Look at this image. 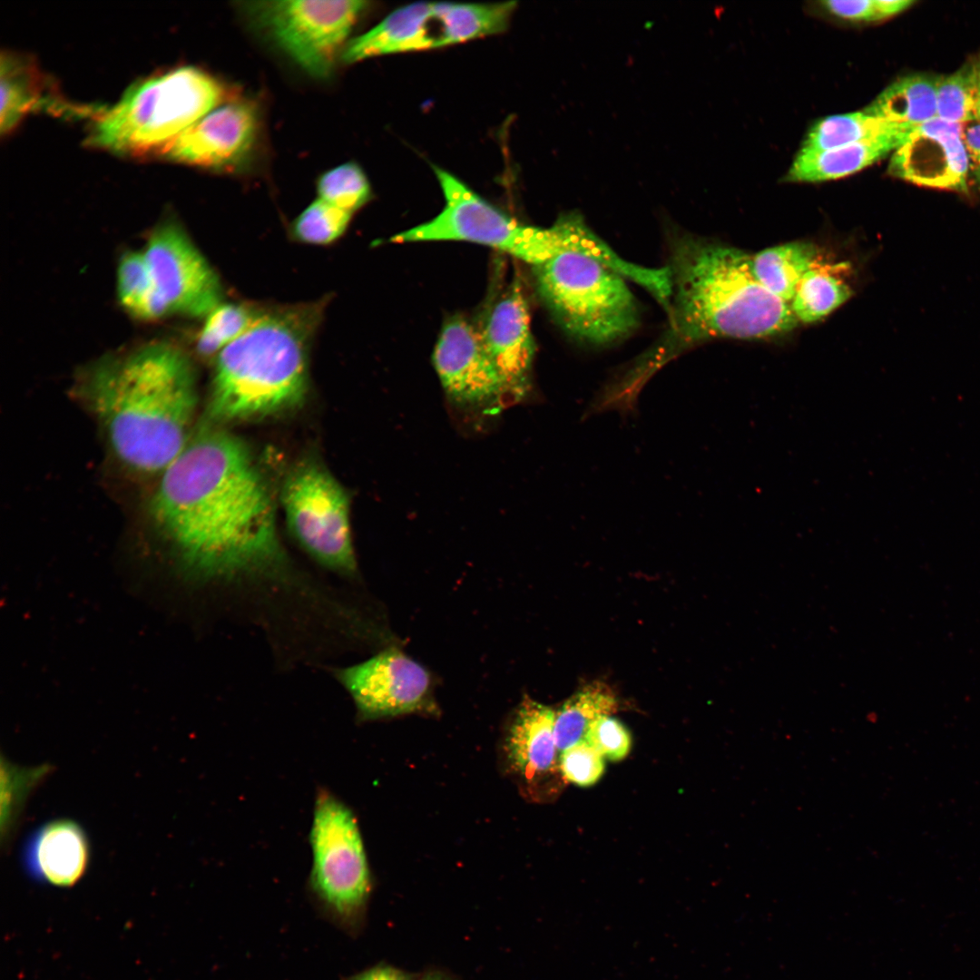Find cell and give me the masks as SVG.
I'll list each match as a JSON object with an SVG mask.
<instances>
[{
    "label": "cell",
    "mask_w": 980,
    "mask_h": 980,
    "mask_svg": "<svg viewBox=\"0 0 980 980\" xmlns=\"http://www.w3.org/2000/svg\"><path fill=\"white\" fill-rule=\"evenodd\" d=\"M150 513L202 577L235 583L287 574L267 483L246 444L223 429L191 436L161 474Z\"/></svg>",
    "instance_id": "6da1fadb"
},
{
    "label": "cell",
    "mask_w": 980,
    "mask_h": 980,
    "mask_svg": "<svg viewBox=\"0 0 980 980\" xmlns=\"http://www.w3.org/2000/svg\"><path fill=\"white\" fill-rule=\"evenodd\" d=\"M672 296L666 338L624 373L641 391L683 348L711 338L756 339L786 334L799 323L790 305L756 279L752 256L691 236L677 238L668 266Z\"/></svg>",
    "instance_id": "7a4b0ae2"
},
{
    "label": "cell",
    "mask_w": 980,
    "mask_h": 980,
    "mask_svg": "<svg viewBox=\"0 0 980 980\" xmlns=\"http://www.w3.org/2000/svg\"><path fill=\"white\" fill-rule=\"evenodd\" d=\"M86 394L116 456L128 467L162 474L191 438L198 396L187 356L152 342L99 363Z\"/></svg>",
    "instance_id": "3957f363"
},
{
    "label": "cell",
    "mask_w": 980,
    "mask_h": 980,
    "mask_svg": "<svg viewBox=\"0 0 980 980\" xmlns=\"http://www.w3.org/2000/svg\"><path fill=\"white\" fill-rule=\"evenodd\" d=\"M319 310L295 307L260 314L217 356L211 421L233 423L289 410L305 398L307 351Z\"/></svg>",
    "instance_id": "277c9868"
},
{
    "label": "cell",
    "mask_w": 980,
    "mask_h": 980,
    "mask_svg": "<svg viewBox=\"0 0 980 980\" xmlns=\"http://www.w3.org/2000/svg\"><path fill=\"white\" fill-rule=\"evenodd\" d=\"M236 94L202 69L181 66L139 82L113 107L99 110L87 143L133 155L160 152Z\"/></svg>",
    "instance_id": "5b68a950"
},
{
    "label": "cell",
    "mask_w": 980,
    "mask_h": 980,
    "mask_svg": "<svg viewBox=\"0 0 980 980\" xmlns=\"http://www.w3.org/2000/svg\"><path fill=\"white\" fill-rule=\"evenodd\" d=\"M534 269L541 296L573 337L603 345L637 327V304L625 278L599 260L563 251Z\"/></svg>",
    "instance_id": "8992f818"
},
{
    "label": "cell",
    "mask_w": 980,
    "mask_h": 980,
    "mask_svg": "<svg viewBox=\"0 0 980 980\" xmlns=\"http://www.w3.org/2000/svg\"><path fill=\"white\" fill-rule=\"evenodd\" d=\"M516 4L417 2L397 8L366 33L352 38L345 64L376 56L425 51L498 34L507 29Z\"/></svg>",
    "instance_id": "52a82bcc"
},
{
    "label": "cell",
    "mask_w": 980,
    "mask_h": 980,
    "mask_svg": "<svg viewBox=\"0 0 980 980\" xmlns=\"http://www.w3.org/2000/svg\"><path fill=\"white\" fill-rule=\"evenodd\" d=\"M368 5L360 0L250 1L241 3L240 9L253 28L304 72L327 78Z\"/></svg>",
    "instance_id": "ba28073f"
},
{
    "label": "cell",
    "mask_w": 980,
    "mask_h": 980,
    "mask_svg": "<svg viewBox=\"0 0 980 980\" xmlns=\"http://www.w3.org/2000/svg\"><path fill=\"white\" fill-rule=\"evenodd\" d=\"M445 206L432 220L395 235L392 241L464 240L497 249L538 265L554 254L551 228L519 223L487 202L462 181L433 167Z\"/></svg>",
    "instance_id": "9c48e42d"
},
{
    "label": "cell",
    "mask_w": 980,
    "mask_h": 980,
    "mask_svg": "<svg viewBox=\"0 0 980 980\" xmlns=\"http://www.w3.org/2000/svg\"><path fill=\"white\" fill-rule=\"evenodd\" d=\"M281 503L290 534L315 562L341 576L357 575L348 497L326 468L298 466L284 480Z\"/></svg>",
    "instance_id": "30bf717a"
},
{
    "label": "cell",
    "mask_w": 980,
    "mask_h": 980,
    "mask_svg": "<svg viewBox=\"0 0 980 980\" xmlns=\"http://www.w3.org/2000/svg\"><path fill=\"white\" fill-rule=\"evenodd\" d=\"M309 842L311 890L339 916L354 915L370 891L363 839L350 808L323 787L316 792Z\"/></svg>",
    "instance_id": "8fae6325"
},
{
    "label": "cell",
    "mask_w": 980,
    "mask_h": 980,
    "mask_svg": "<svg viewBox=\"0 0 980 980\" xmlns=\"http://www.w3.org/2000/svg\"><path fill=\"white\" fill-rule=\"evenodd\" d=\"M333 673L351 697L361 720L437 711L430 672L398 648H387Z\"/></svg>",
    "instance_id": "7c38bea8"
},
{
    "label": "cell",
    "mask_w": 980,
    "mask_h": 980,
    "mask_svg": "<svg viewBox=\"0 0 980 980\" xmlns=\"http://www.w3.org/2000/svg\"><path fill=\"white\" fill-rule=\"evenodd\" d=\"M260 123L257 104L236 94L179 134L160 153L211 171L240 172L253 159Z\"/></svg>",
    "instance_id": "4fadbf2b"
},
{
    "label": "cell",
    "mask_w": 980,
    "mask_h": 980,
    "mask_svg": "<svg viewBox=\"0 0 980 980\" xmlns=\"http://www.w3.org/2000/svg\"><path fill=\"white\" fill-rule=\"evenodd\" d=\"M142 254L171 313L205 318L220 304L216 273L179 226L157 227Z\"/></svg>",
    "instance_id": "5bb4252c"
},
{
    "label": "cell",
    "mask_w": 980,
    "mask_h": 980,
    "mask_svg": "<svg viewBox=\"0 0 980 980\" xmlns=\"http://www.w3.org/2000/svg\"><path fill=\"white\" fill-rule=\"evenodd\" d=\"M963 127L936 117L914 128L892 152L889 174L923 187L968 192Z\"/></svg>",
    "instance_id": "9a60e30c"
},
{
    "label": "cell",
    "mask_w": 980,
    "mask_h": 980,
    "mask_svg": "<svg viewBox=\"0 0 980 980\" xmlns=\"http://www.w3.org/2000/svg\"><path fill=\"white\" fill-rule=\"evenodd\" d=\"M433 363L446 394L462 404H481L505 391L480 331L462 318L442 329Z\"/></svg>",
    "instance_id": "2e32d148"
},
{
    "label": "cell",
    "mask_w": 980,
    "mask_h": 980,
    "mask_svg": "<svg viewBox=\"0 0 980 980\" xmlns=\"http://www.w3.org/2000/svg\"><path fill=\"white\" fill-rule=\"evenodd\" d=\"M480 333L505 391L523 392L528 386L535 346L527 302L517 284L495 302Z\"/></svg>",
    "instance_id": "e0dca14e"
},
{
    "label": "cell",
    "mask_w": 980,
    "mask_h": 980,
    "mask_svg": "<svg viewBox=\"0 0 980 980\" xmlns=\"http://www.w3.org/2000/svg\"><path fill=\"white\" fill-rule=\"evenodd\" d=\"M23 864L34 877L67 887L85 874L91 857L88 837L75 821L59 818L36 828L23 849Z\"/></svg>",
    "instance_id": "ac0fdd59"
},
{
    "label": "cell",
    "mask_w": 980,
    "mask_h": 980,
    "mask_svg": "<svg viewBox=\"0 0 980 980\" xmlns=\"http://www.w3.org/2000/svg\"><path fill=\"white\" fill-rule=\"evenodd\" d=\"M555 711L524 697L508 728L505 752L513 769L528 780L552 773L556 766Z\"/></svg>",
    "instance_id": "d6986e66"
},
{
    "label": "cell",
    "mask_w": 980,
    "mask_h": 980,
    "mask_svg": "<svg viewBox=\"0 0 980 980\" xmlns=\"http://www.w3.org/2000/svg\"><path fill=\"white\" fill-rule=\"evenodd\" d=\"M37 109L92 113L91 109L65 105L64 101L46 91L45 81L29 59L3 53L1 57V120L2 132H10L29 112Z\"/></svg>",
    "instance_id": "ffe728a7"
},
{
    "label": "cell",
    "mask_w": 980,
    "mask_h": 980,
    "mask_svg": "<svg viewBox=\"0 0 980 980\" xmlns=\"http://www.w3.org/2000/svg\"><path fill=\"white\" fill-rule=\"evenodd\" d=\"M906 136L878 138L824 151L800 149L786 180L821 182L854 174L893 152Z\"/></svg>",
    "instance_id": "44dd1931"
},
{
    "label": "cell",
    "mask_w": 980,
    "mask_h": 980,
    "mask_svg": "<svg viewBox=\"0 0 980 980\" xmlns=\"http://www.w3.org/2000/svg\"><path fill=\"white\" fill-rule=\"evenodd\" d=\"M937 77L912 74L887 86L864 111L906 129H914L936 117Z\"/></svg>",
    "instance_id": "7402d4cb"
},
{
    "label": "cell",
    "mask_w": 980,
    "mask_h": 980,
    "mask_svg": "<svg viewBox=\"0 0 980 980\" xmlns=\"http://www.w3.org/2000/svg\"><path fill=\"white\" fill-rule=\"evenodd\" d=\"M818 259L812 243L792 241L752 256V270L768 291L790 305L800 280Z\"/></svg>",
    "instance_id": "603a6c76"
},
{
    "label": "cell",
    "mask_w": 980,
    "mask_h": 980,
    "mask_svg": "<svg viewBox=\"0 0 980 980\" xmlns=\"http://www.w3.org/2000/svg\"><path fill=\"white\" fill-rule=\"evenodd\" d=\"M848 270L847 263L825 264L818 259L803 276L790 302L799 322L820 320L846 302L851 295L845 277Z\"/></svg>",
    "instance_id": "cb8c5ba5"
},
{
    "label": "cell",
    "mask_w": 980,
    "mask_h": 980,
    "mask_svg": "<svg viewBox=\"0 0 980 980\" xmlns=\"http://www.w3.org/2000/svg\"><path fill=\"white\" fill-rule=\"evenodd\" d=\"M912 130L873 116L864 110L830 115L811 127L801 150L824 151L863 141L906 136Z\"/></svg>",
    "instance_id": "d4e9b609"
},
{
    "label": "cell",
    "mask_w": 980,
    "mask_h": 980,
    "mask_svg": "<svg viewBox=\"0 0 980 980\" xmlns=\"http://www.w3.org/2000/svg\"><path fill=\"white\" fill-rule=\"evenodd\" d=\"M616 709L617 699L606 684L592 682L582 688L555 712L557 750L562 751L583 741L591 726L600 718L612 715Z\"/></svg>",
    "instance_id": "484cf974"
},
{
    "label": "cell",
    "mask_w": 980,
    "mask_h": 980,
    "mask_svg": "<svg viewBox=\"0 0 980 980\" xmlns=\"http://www.w3.org/2000/svg\"><path fill=\"white\" fill-rule=\"evenodd\" d=\"M116 292L124 310L137 319L153 321L171 313L153 281L142 251H129L120 259Z\"/></svg>",
    "instance_id": "4316f807"
},
{
    "label": "cell",
    "mask_w": 980,
    "mask_h": 980,
    "mask_svg": "<svg viewBox=\"0 0 980 980\" xmlns=\"http://www.w3.org/2000/svg\"><path fill=\"white\" fill-rule=\"evenodd\" d=\"M260 314L239 304H219L206 317L196 339V349L204 357L217 356L243 334Z\"/></svg>",
    "instance_id": "83f0119b"
},
{
    "label": "cell",
    "mask_w": 980,
    "mask_h": 980,
    "mask_svg": "<svg viewBox=\"0 0 980 980\" xmlns=\"http://www.w3.org/2000/svg\"><path fill=\"white\" fill-rule=\"evenodd\" d=\"M319 199L351 214L366 204L371 196L369 181L359 165L342 163L318 180Z\"/></svg>",
    "instance_id": "f1b7e54d"
},
{
    "label": "cell",
    "mask_w": 980,
    "mask_h": 980,
    "mask_svg": "<svg viewBox=\"0 0 980 980\" xmlns=\"http://www.w3.org/2000/svg\"><path fill=\"white\" fill-rule=\"evenodd\" d=\"M936 117L964 125L975 121V86L972 64L937 77Z\"/></svg>",
    "instance_id": "f546056e"
},
{
    "label": "cell",
    "mask_w": 980,
    "mask_h": 980,
    "mask_svg": "<svg viewBox=\"0 0 980 980\" xmlns=\"http://www.w3.org/2000/svg\"><path fill=\"white\" fill-rule=\"evenodd\" d=\"M351 216V213L318 198L296 218L292 232L302 242L326 245L346 231Z\"/></svg>",
    "instance_id": "4dcf8cb0"
},
{
    "label": "cell",
    "mask_w": 980,
    "mask_h": 980,
    "mask_svg": "<svg viewBox=\"0 0 980 980\" xmlns=\"http://www.w3.org/2000/svg\"><path fill=\"white\" fill-rule=\"evenodd\" d=\"M4 764L5 768L2 767V831L5 830V835L7 834L8 837L22 808L21 805L48 769L43 766L22 769L8 762Z\"/></svg>",
    "instance_id": "1f68e13d"
},
{
    "label": "cell",
    "mask_w": 980,
    "mask_h": 980,
    "mask_svg": "<svg viewBox=\"0 0 980 980\" xmlns=\"http://www.w3.org/2000/svg\"><path fill=\"white\" fill-rule=\"evenodd\" d=\"M559 769L569 782L589 787L595 784L603 774V756L583 740L562 750Z\"/></svg>",
    "instance_id": "d6a6232c"
},
{
    "label": "cell",
    "mask_w": 980,
    "mask_h": 980,
    "mask_svg": "<svg viewBox=\"0 0 980 980\" xmlns=\"http://www.w3.org/2000/svg\"><path fill=\"white\" fill-rule=\"evenodd\" d=\"M584 740L595 748L603 758L612 761L623 760L632 746L630 732L612 715L597 720L591 726Z\"/></svg>",
    "instance_id": "836d02e7"
},
{
    "label": "cell",
    "mask_w": 980,
    "mask_h": 980,
    "mask_svg": "<svg viewBox=\"0 0 980 980\" xmlns=\"http://www.w3.org/2000/svg\"><path fill=\"white\" fill-rule=\"evenodd\" d=\"M823 7L833 15L849 21H879L874 0L822 1Z\"/></svg>",
    "instance_id": "e575fe53"
},
{
    "label": "cell",
    "mask_w": 980,
    "mask_h": 980,
    "mask_svg": "<svg viewBox=\"0 0 980 980\" xmlns=\"http://www.w3.org/2000/svg\"><path fill=\"white\" fill-rule=\"evenodd\" d=\"M963 139L967 154L970 179L980 188V122L974 121L963 127Z\"/></svg>",
    "instance_id": "d590c367"
},
{
    "label": "cell",
    "mask_w": 980,
    "mask_h": 980,
    "mask_svg": "<svg viewBox=\"0 0 980 980\" xmlns=\"http://www.w3.org/2000/svg\"><path fill=\"white\" fill-rule=\"evenodd\" d=\"M353 980H409L400 970L391 966H376L357 975Z\"/></svg>",
    "instance_id": "8d00e7d4"
},
{
    "label": "cell",
    "mask_w": 980,
    "mask_h": 980,
    "mask_svg": "<svg viewBox=\"0 0 980 980\" xmlns=\"http://www.w3.org/2000/svg\"><path fill=\"white\" fill-rule=\"evenodd\" d=\"M874 4L878 20H882L903 12L914 2L910 0H874Z\"/></svg>",
    "instance_id": "74e56055"
},
{
    "label": "cell",
    "mask_w": 980,
    "mask_h": 980,
    "mask_svg": "<svg viewBox=\"0 0 980 980\" xmlns=\"http://www.w3.org/2000/svg\"><path fill=\"white\" fill-rule=\"evenodd\" d=\"M975 86V121L980 122V58L972 64Z\"/></svg>",
    "instance_id": "f35d334b"
},
{
    "label": "cell",
    "mask_w": 980,
    "mask_h": 980,
    "mask_svg": "<svg viewBox=\"0 0 980 980\" xmlns=\"http://www.w3.org/2000/svg\"><path fill=\"white\" fill-rule=\"evenodd\" d=\"M425 980H443V979H442L441 977H439V976H436V975H431V976H428V977H427L426 979H425Z\"/></svg>",
    "instance_id": "ab89813d"
}]
</instances>
